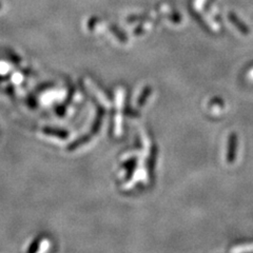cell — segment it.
Returning a JSON list of instances; mask_svg holds the SVG:
<instances>
[{"label": "cell", "mask_w": 253, "mask_h": 253, "mask_svg": "<svg viewBox=\"0 0 253 253\" xmlns=\"http://www.w3.org/2000/svg\"><path fill=\"white\" fill-rule=\"evenodd\" d=\"M1 7H2V5H1V3H0V10H1Z\"/></svg>", "instance_id": "6da1fadb"}]
</instances>
